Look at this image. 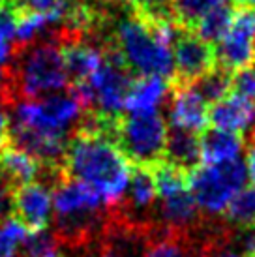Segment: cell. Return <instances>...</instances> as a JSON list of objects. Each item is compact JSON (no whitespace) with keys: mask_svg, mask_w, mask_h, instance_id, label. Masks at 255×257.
Segmentation results:
<instances>
[{"mask_svg":"<svg viewBox=\"0 0 255 257\" xmlns=\"http://www.w3.org/2000/svg\"><path fill=\"white\" fill-rule=\"evenodd\" d=\"M231 231H233V229H231ZM231 231H229L225 236H221L220 240H216V242L212 244V248H210V257H240L233 248H231V244H229Z\"/></svg>","mask_w":255,"mask_h":257,"instance_id":"obj_27","label":"cell"},{"mask_svg":"<svg viewBox=\"0 0 255 257\" xmlns=\"http://www.w3.org/2000/svg\"><path fill=\"white\" fill-rule=\"evenodd\" d=\"M17 257H19V255H17Z\"/></svg>","mask_w":255,"mask_h":257,"instance_id":"obj_34","label":"cell"},{"mask_svg":"<svg viewBox=\"0 0 255 257\" xmlns=\"http://www.w3.org/2000/svg\"><path fill=\"white\" fill-rule=\"evenodd\" d=\"M229 0H173L175 21L188 30H195L197 23L214 8L223 6Z\"/></svg>","mask_w":255,"mask_h":257,"instance_id":"obj_21","label":"cell"},{"mask_svg":"<svg viewBox=\"0 0 255 257\" xmlns=\"http://www.w3.org/2000/svg\"><path fill=\"white\" fill-rule=\"evenodd\" d=\"M60 49H62L64 66H66L70 85L88 83L103 60L99 43L90 40L66 43V45H60Z\"/></svg>","mask_w":255,"mask_h":257,"instance_id":"obj_14","label":"cell"},{"mask_svg":"<svg viewBox=\"0 0 255 257\" xmlns=\"http://www.w3.org/2000/svg\"><path fill=\"white\" fill-rule=\"evenodd\" d=\"M201 139V162L206 165L229 162L234 158H240L242 150L246 149L244 136L231 134L218 128H205Z\"/></svg>","mask_w":255,"mask_h":257,"instance_id":"obj_15","label":"cell"},{"mask_svg":"<svg viewBox=\"0 0 255 257\" xmlns=\"http://www.w3.org/2000/svg\"><path fill=\"white\" fill-rule=\"evenodd\" d=\"M163 114H167V124L178 128L203 132L208 124V105L190 85L169 83V94L165 98Z\"/></svg>","mask_w":255,"mask_h":257,"instance_id":"obj_10","label":"cell"},{"mask_svg":"<svg viewBox=\"0 0 255 257\" xmlns=\"http://www.w3.org/2000/svg\"><path fill=\"white\" fill-rule=\"evenodd\" d=\"M221 220L231 229H242L255 225V188H244L234 193L225 210L221 212Z\"/></svg>","mask_w":255,"mask_h":257,"instance_id":"obj_18","label":"cell"},{"mask_svg":"<svg viewBox=\"0 0 255 257\" xmlns=\"http://www.w3.org/2000/svg\"><path fill=\"white\" fill-rule=\"evenodd\" d=\"M0 167L6 171L15 188H19L23 184L34 182L38 171H40V162L34 156H30L29 152L8 145L6 149L0 152Z\"/></svg>","mask_w":255,"mask_h":257,"instance_id":"obj_17","label":"cell"},{"mask_svg":"<svg viewBox=\"0 0 255 257\" xmlns=\"http://www.w3.org/2000/svg\"><path fill=\"white\" fill-rule=\"evenodd\" d=\"M233 19H234V8L229 6V4H223V6L214 8L212 12H208L197 23V27H195L193 32L199 38H203L206 43H210V45L216 47L223 40V36L229 32L231 25H233Z\"/></svg>","mask_w":255,"mask_h":257,"instance_id":"obj_19","label":"cell"},{"mask_svg":"<svg viewBox=\"0 0 255 257\" xmlns=\"http://www.w3.org/2000/svg\"><path fill=\"white\" fill-rule=\"evenodd\" d=\"M68 86L62 49L45 30V34L34 42L14 47L4 62L0 77V107L6 109L17 101L42 100L62 92Z\"/></svg>","mask_w":255,"mask_h":257,"instance_id":"obj_1","label":"cell"},{"mask_svg":"<svg viewBox=\"0 0 255 257\" xmlns=\"http://www.w3.org/2000/svg\"><path fill=\"white\" fill-rule=\"evenodd\" d=\"M126 6L149 25L177 23L173 0H126Z\"/></svg>","mask_w":255,"mask_h":257,"instance_id":"obj_22","label":"cell"},{"mask_svg":"<svg viewBox=\"0 0 255 257\" xmlns=\"http://www.w3.org/2000/svg\"><path fill=\"white\" fill-rule=\"evenodd\" d=\"M248 150V154H246V165H248V175L251 182H253V188H255V145H249L246 147Z\"/></svg>","mask_w":255,"mask_h":257,"instance_id":"obj_29","label":"cell"},{"mask_svg":"<svg viewBox=\"0 0 255 257\" xmlns=\"http://www.w3.org/2000/svg\"><path fill=\"white\" fill-rule=\"evenodd\" d=\"M234 10H255V0H231Z\"/></svg>","mask_w":255,"mask_h":257,"instance_id":"obj_30","label":"cell"},{"mask_svg":"<svg viewBox=\"0 0 255 257\" xmlns=\"http://www.w3.org/2000/svg\"><path fill=\"white\" fill-rule=\"evenodd\" d=\"M64 169L68 177L88 184L107 205H113L126 192L132 165L111 139L73 134L66 147Z\"/></svg>","mask_w":255,"mask_h":257,"instance_id":"obj_3","label":"cell"},{"mask_svg":"<svg viewBox=\"0 0 255 257\" xmlns=\"http://www.w3.org/2000/svg\"><path fill=\"white\" fill-rule=\"evenodd\" d=\"M109 36L134 75H158L167 81L173 79V49L163 45L149 23L139 19L128 6L126 14H113Z\"/></svg>","mask_w":255,"mask_h":257,"instance_id":"obj_4","label":"cell"},{"mask_svg":"<svg viewBox=\"0 0 255 257\" xmlns=\"http://www.w3.org/2000/svg\"><path fill=\"white\" fill-rule=\"evenodd\" d=\"M0 77H2V66H0Z\"/></svg>","mask_w":255,"mask_h":257,"instance_id":"obj_33","label":"cell"},{"mask_svg":"<svg viewBox=\"0 0 255 257\" xmlns=\"http://www.w3.org/2000/svg\"><path fill=\"white\" fill-rule=\"evenodd\" d=\"M29 231L14 218L0 221V257H17Z\"/></svg>","mask_w":255,"mask_h":257,"instance_id":"obj_24","label":"cell"},{"mask_svg":"<svg viewBox=\"0 0 255 257\" xmlns=\"http://www.w3.org/2000/svg\"><path fill=\"white\" fill-rule=\"evenodd\" d=\"M169 94V81L158 75H137L124 101V111L141 113L160 109Z\"/></svg>","mask_w":255,"mask_h":257,"instance_id":"obj_16","label":"cell"},{"mask_svg":"<svg viewBox=\"0 0 255 257\" xmlns=\"http://www.w3.org/2000/svg\"><path fill=\"white\" fill-rule=\"evenodd\" d=\"M231 79H233V73L216 66L214 70L195 79L190 86L205 100L206 105H214L231 94Z\"/></svg>","mask_w":255,"mask_h":257,"instance_id":"obj_20","label":"cell"},{"mask_svg":"<svg viewBox=\"0 0 255 257\" xmlns=\"http://www.w3.org/2000/svg\"><path fill=\"white\" fill-rule=\"evenodd\" d=\"M216 66L238 72L255 64V10H234L231 29L216 47Z\"/></svg>","mask_w":255,"mask_h":257,"instance_id":"obj_8","label":"cell"},{"mask_svg":"<svg viewBox=\"0 0 255 257\" xmlns=\"http://www.w3.org/2000/svg\"><path fill=\"white\" fill-rule=\"evenodd\" d=\"M15 184L10 180L6 171L0 167V221L12 218V208H14V193Z\"/></svg>","mask_w":255,"mask_h":257,"instance_id":"obj_26","label":"cell"},{"mask_svg":"<svg viewBox=\"0 0 255 257\" xmlns=\"http://www.w3.org/2000/svg\"><path fill=\"white\" fill-rule=\"evenodd\" d=\"M53 192L42 182H29L19 186L14 193L12 218L17 220L29 233L47 229L51 221Z\"/></svg>","mask_w":255,"mask_h":257,"instance_id":"obj_11","label":"cell"},{"mask_svg":"<svg viewBox=\"0 0 255 257\" xmlns=\"http://www.w3.org/2000/svg\"><path fill=\"white\" fill-rule=\"evenodd\" d=\"M163 162L171 164L186 175L197 169L201 162V139L197 132L171 126L167 128L165 149H163Z\"/></svg>","mask_w":255,"mask_h":257,"instance_id":"obj_13","label":"cell"},{"mask_svg":"<svg viewBox=\"0 0 255 257\" xmlns=\"http://www.w3.org/2000/svg\"><path fill=\"white\" fill-rule=\"evenodd\" d=\"M109 207L94 188L68 173L53 188V235L70 255L83 257L98 246Z\"/></svg>","mask_w":255,"mask_h":257,"instance_id":"obj_2","label":"cell"},{"mask_svg":"<svg viewBox=\"0 0 255 257\" xmlns=\"http://www.w3.org/2000/svg\"><path fill=\"white\" fill-rule=\"evenodd\" d=\"M173 64L175 73L169 83L191 85L195 79L216 68L214 45L206 43L193 30L180 27L177 40L173 43Z\"/></svg>","mask_w":255,"mask_h":257,"instance_id":"obj_9","label":"cell"},{"mask_svg":"<svg viewBox=\"0 0 255 257\" xmlns=\"http://www.w3.org/2000/svg\"><path fill=\"white\" fill-rule=\"evenodd\" d=\"M231 92L244 96L255 101V68H244L233 73L231 79Z\"/></svg>","mask_w":255,"mask_h":257,"instance_id":"obj_25","label":"cell"},{"mask_svg":"<svg viewBox=\"0 0 255 257\" xmlns=\"http://www.w3.org/2000/svg\"><path fill=\"white\" fill-rule=\"evenodd\" d=\"M19 257H62V248L53 231L42 229L25 236L19 248Z\"/></svg>","mask_w":255,"mask_h":257,"instance_id":"obj_23","label":"cell"},{"mask_svg":"<svg viewBox=\"0 0 255 257\" xmlns=\"http://www.w3.org/2000/svg\"><path fill=\"white\" fill-rule=\"evenodd\" d=\"M62 257H75V255H70V253H68V255H64V253H62Z\"/></svg>","mask_w":255,"mask_h":257,"instance_id":"obj_32","label":"cell"},{"mask_svg":"<svg viewBox=\"0 0 255 257\" xmlns=\"http://www.w3.org/2000/svg\"><path fill=\"white\" fill-rule=\"evenodd\" d=\"M154 231L156 220H137L113 203L96 246L98 257H149Z\"/></svg>","mask_w":255,"mask_h":257,"instance_id":"obj_7","label":"cell"},{"mask_svg":"<svg viewBox=\"0 0 255 257\" xmlns=\"http://www.w3.org/2000/svg\"><path fill=\"white\" fill-rule=\"evenodd\" d=\"M208 124L212 128L242 136V132L246 134L255 126V101L231 92L208 107Z\"/></svg>","mask_w":255,"mask_h":257,"instance_id":"obj_12","label":"cell"},{"mask_svg":"<svg viewBox=\"0 0 255 257\" xmlns=\"http://www.w3.org/2000/svg\"><path fill=\"white\" fill-rule=\"evenodd\" d=\"M98 2H101V4H120V2H124L126 4V0H98Z\"/></svg>","mask_w":255,"mask_h":257,"instance_id":"obj_31","label":"cell"},{"mask_svg":"<svg viewBox=\"0 0 255 257\" xmlns=\"http://www.w3.org/2000/svg\"><path fill=\"white\" fill-rule=\"evenodd\" d=\"M169 124L162 107L141 113H120L114 120L113 141L130 165L154 167L163 162V149Z\"/></svg>","mask_w":255,"mask_h":257,"instance_id":"obj_5","label":"cell"},{"mask_svg":"<svg viewBox=\"0 0 255 257\" xmlns=\"http://www.w3.org/2000/svg\"><path fill=\"white\" fill-rule=\"evenodd\" d=\"M248 165L242 158L214 165L201 164L188 175L190 192L201 214L210 218L221 216L234 193L248 186Z\"/></svg>","mask_w":255,"mask_h":257,"instance_id":"obj_6","label":"cell"},{"mask_svg":"<svg viewBox=\"0 0 255 257\" xmlns=\"http://www.w3.org/2000/svg\"><path fill=\"white\" fill-rule=\"evenodd\" d=\"M10 145V122L6 111L0 107V152Z\"/></svg>","mask_w":255,"mask_h":257,"instance_id":"obj_28","label":"cell"}]
</instances>
